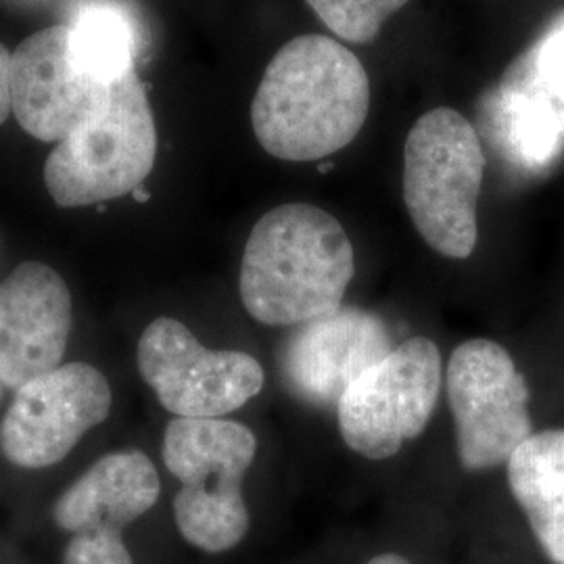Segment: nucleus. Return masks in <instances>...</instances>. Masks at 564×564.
<instances>
[{
	"label": "nucleus",
	"instance_id": "f257e3e1",
	"mask_svg": "<svg viewBox=\"0 0 564 564\" xmlns=\"http://www.w3.org/2000/svg\"><path fill=\"white\" fill-rule=\"evenodd\" d=\"M370 109V80L347 46L323 34L282 44L251 102L263 151L282 162H321L356 141Z\"/></svg>",
	"mask_w": 564,
	"mask_h": 564
},
{
	"label": "nucleus",
	"instance_id": "f03ea898",
	"mask_svg": "<svg viewBox=\"0 0 564 564\" xmlns=\"http://www.w3.org/2000/svg\"><path fill=\"white\" fill-rule=\"evenodd\" d=\"M354 274V247L341 223L316 205L284 203L253 226L239 293L253 321L300 326L339 310Z\"/></svg>",
	"mask_w": 564,
	"mask_h": 564
},
{
	"label": "nucleus",
	"instance_id": "7ed1b4c3",
	"mask_svg": "<svg viewBox=\"0 0 564 564\" xmlns=\"http://www.w3.org/2000/svg\"><path fill=\"white\" fill-rule=\"evenodd\" d=\"M485 153L470 121L449 107L421 116L403 147V203L423 241L440 256H473Z\"/></svg>",
	"mask_w": 564,
	"mask_h": 564
},
{
	"label": "nucleus",
	"instance_id": "20e7f679",
	"mask_svg": "<svg viewBox=\"0 0 564 564\" xmlns=\"http://www.w3.org/2000/svg\"><path fill=\"white\" fill-rule=\"evenodd\" d=\"M258 454L251 429L223 419H174L163 433L165 468L181 481L174 519L182 538L209 554L241 544L249 531L242 479Z\"/></svg>",
	"mask_w": 564,
	"mask_h": 564
},
{
	"label": "nucleus",
	"instance_id": "39448f33",
	"mask_svg": "<svg viewBox=\"0 0 564 564\" xmlns=\"http://www.w3.org/2000/svg\"><path fill=\"white\" fill-rule=\"evenodd\" d=\"M158 158V128L137 72L111 84L109 101L44 163V184L59 207H90L141 188Z\"/></svg>",
	"mask_w": 564,
	"mask_h": 564
},
{
	"label": "nucleus",
	"instance_id": "423d86ee",
	"mask_svg": "<svg viewBox=\"0 0 564 564\" xmlns=\"http://www.w3.org/2000/svg\"><path fill=\"white\" fill-rule=\"evenodd\" d=\"M442 391V354L426 337L393 347L366 370L337 405L349 449L370 460L393 458L431 421Z\"/></svg>",
	"mask_w": 564,
	"mask_h": 564
},
{
	"label": "nucleus",
	"instance_id": "0eeeda50",
	"mask_svg": "<svg viewBox=\"0 0 564 564\" xmlns=\"http://www.w3.org/2000/svg\"><path fill=\"white\" fill-rule=\"evenodd\" d=\"M447 398L456 424L458 458L466 470L508 464L533 435L529 384L512 356L489 339L454 349L447 364Z\"/></svg>",
	"mask_w": 564,
	"mask_h": 564
},
{
	"label": "nucleus",
	"instance_id": "6e6552de",
	"mask_svg": "<svg viewBox=\"0 0 564 564\" xmlns=\"http://www.w3.org/2000/svg\"><path fill=\"white\" fill-rule=\"evenodd\" d=\"M142 381L176 419H223L251 402L263 387L253 356L205 347L186 324L158 318L137 347Z\"/></svg>",
	"mask_w": 564,
	"mask_h": 564
},
{
	"label": "nucleus",
	"instance_id": "1a4fd4ad",
	"mask_svg": "<svg viewBox=\"0 0 564 564\" xmlns=\"http://www.w3.org/2000/svg\"><path fill=\"white\" fill-rule=\"evenodd\" d=\"M111 405V384L97 366L61 364L15 391L0 421V452L28 470L55 466L107 421Z\"/></svg>",
	"mask_w": 564,
	"mask_h": 564
},
{
	"label": "nucleus",
	"instance_id": "9d476101",
	"mask_svg": "<svg viewBox=\"0 0 564 564\" xmlns=\"http://www.w3.org/2000/svg\"><path fill=\"white\" fill-rule=\"evenodd\" d=\"M111 86L74 59L65 23L21 42L13 53L11 99L21 128L42 142H59L109 101Z\"/></svg>",
	"mask_w": 564,
	"mask_h": 564
},
{
	"label": "nucleus",
	"instance_id": "9b49d317",
	"mask_svg": "<svg viewBox=\"0 0 564 564\" xmlns=\"http://www.w3.org/2000/svg\"><path fill=\"white\" fill-rule=\"evenodd\" d=\"M391 349L393 337L381 316L341 305L326 316L300 324L284 343L282 379L297 400L337 408L345 391Z\"/></svg>",
	"mask_w": 564,
	"mask_h": 564
},
{
	"label": "nucleus",
	"instance_id": "f8f14e48",
	"mask_svg": "<svg viewBox=\"0 0 564 564\" xmlns=\"http://www.w3.org/2000/svg\"><path fill=\"white\" fill-rule=\"evenodd\" d=\"M72 316L69 286L46 263H20L0 282V384L18 391L59 368Z\"/></svg>",
	"mask_w": 564,
	"mask_h": 564
},
{
	"label": "nucleus",
	"instance_id": "ddd939ff",
	"mask_svg": "<svg viewBox=\"0 0 564 564\" xmlns=\"http://www.w3.org/2000/svg\"><path fill=\"white\" fill-rule=\"evenodd\" d=\"M162 491L155 464L139 449L113 452L93 464L53 506L63 531H116L149 512Z\"/></svg>",
	"mask_w": 564,
	"mask_h": 564
},
{
	"label": "nucleus",
	"instance_id": "4468645a",
	"mask_svg": "<svg viewBox=\"0 0 564 564\" xmlns=\"http://www.w3.org/2000/svg\"><path fill=\"white\" fill-rule=\"evenodd\" d=\"M508 484L554 564H564V429L533 433L508 460Z\"/></svg>",
	"mask_w": 564,
	"mask_h": 564
},
{
	"label": "nucleus",
	"instance_id": "2eb2a0df",
	"mask_svg": "<svg viewBox=\"0 0 564 564\" xmlns=\"http://www.w3.org/2000/svg\"><path fill=\"white\" fill-rule=\"evenodd\" d=\"M65 28L74 59L93 78L111 86L134 72L139 36L120 2L82 0Z\"/></svg>",
	"mask_w": 564,
	"mask_h": 564
},
{
	"label": "nucleus",
	"instance_id": "dca6fc26",
	"mask_svg": "<svg viewBox=\"0 0 564 564\" xmlns=\"http://www.w3.org/2000/svg\"><path fill=\"white\" fill-rule=\"evenodd\" d=\"M324 25L339 39L368 44L381 34L384 21L410 0H305Z\"/></svg>",
	"mask_w": 564,
	"mask_h": 564
},
{
	"label": "nucleus",
	"instance_id": "f3484780",
	"mask_svg": "<svg viewBox=\"0 0 564 564\" xmlns=\"http://www.w3.org/2000/svg\"><path fill=\"white\" fill-rule=\"evenodd\" d=\"M63 564H134L116 531H82L65 547Z\"/></svg>",
	"mask_w": 564,
	"mask_h": 564
},
{
	"label": "nucleus",
	"instance_id": "a211bd4d",
	"mask_svg": "<svg viewBox=\"0 0 564 564\" xmlns=\"http://www.w3.org/2000/svg\"><path fill=\"white\" fill-rule=\"evenodd\" d=\"M542 59H544L542 76H544L545 86L554 95H561L564 99V30L550 39Z\"/></svg>",
	"mask_w": 564,
	"mask_h": 564
},
{
	"label": "nucleus",
	"instance_id": "6ab92c4d",
	"mask_svg": "<svg viewBox=\"0 0 564 564\" xmlns=\"http://www.w3.org/2000/svg\"><path fill=\"white\" fill-rule=\"evenodd\" d=\"M11 69H13V53L0 44V123L13 113V99H11Z\"/></svg>",
	"mask_w": 564,
	"mask_h": 564
},
{
	"label": "nucleus",
	"instance_id": "aec40b11",
	"mask_svg": "<svg viewBox=\"0 0 564 564\" xmlns=\"http://www.w3.org/2000/svg\"><path fill=\"white\" fill-rule=\"evenodd\" d=\"M368 564H410L400 554H379L375 556L372 561H368Z\"/></svg>",
	"mask_w": 564,
	"mask_h": 564
},
{
	"label": "nucleus",
	"instance_id": "412c9836",
	"mask_svg": "<svg viewBox=\"0 0 564 564\" xmlns=\"http://www.w3.org/2000/svg\"><path fill=\"white\" fill-rule=\"evenodd\" d=\"M0 400H2V384H0Z\"/></svg>",
	"mask_w": 564,
	"mask_h": 564
}]
</instances>
